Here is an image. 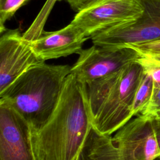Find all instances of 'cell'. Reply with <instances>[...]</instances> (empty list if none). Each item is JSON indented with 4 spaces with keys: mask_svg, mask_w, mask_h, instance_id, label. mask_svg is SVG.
<instances>
[{
    "mask_svg": "<svg viewBox=\"0 0 160 160\" xmlns=\"http://www.w3.org/2000/svg\"><path fill=\"white\" fill-rule=\"evenodd\" d=\"M92 131L86 85L70 73L52 114L38 131H31L37 160H78Z\"/></svg>",
    "mask_w": 160,
    "mask_h": 160,
    "instance_id": "6da1fadb",
    "label": "cell"
},
{
    "mask_svg": "<svg viewBox=\"0 0 160 160\" xmlns=\"http://www.w3.org/2000/svg\"><path fill=\"white\" fill-rule=\"evenodd\" d=\"M71 69L68 64L35 65L0 93V102L15 110L32 131H37L55 109Z\"/></svg>",
    "mask_w": 160,
    "mask_h": 160,
    "instance_id": "7a4b0ae2",
    "label": "cell"
},
{
    "mask_svg": "<svg viewBox=\"0 0 160 160\" xmlns=\"http://www.w3.org/2000/svg\"><path fill=\"white\" fill-rule=\"evenodd\" d=\"M144 74L143 66L136 61L85 84L95 132L111 136L132 119L134 96Z\"/></svg>",
    "mask_w": 160,
    "mask_h": 160,
    "instance_id": "3957f363",
    "label": "cell"
},
{
    "mask_svg": "<svg viewBox=\"0 0 160 160\" xmlns=\"http://www.w3.org/2000/svg\"><path fill=\"white\" fill-rule=\"evenodd\" d=\"M86 150L92 160H160L153 118L144 114L131 119L112 137L92 129Z\"/></svg>",
    "mask_w": 160,
    "mask_h": 160,
    "instance_id": "277c9868",
    "label": "cell"
},
{
    "mask_svg": "<svg viewBox=\"0 0 160 160\" xmlns=\"http://www.w3.org/2000/svg\"><path fill=\"white\" fill-rule=\"evenodd\" d=\"M143 12L135 21L114 26L93 34V44L131 47L160 39V0H140Z\"/></svg>",
    "mask_w": 160,
    "mask_h": 160,
    "instance_id": "5b68a950",
    "label": "cell"
},
{
    "mask_svg": "<svg viewBox=\"0 0 160 160\" xmlns=\"http://www.w3.org/2000/svg\"><path fill=\"white\" fill-rule=\"evenodd\" d=\"M142 12L140 0H96L77 12L71 23L90 38L108 28L135 21Z\"/></svg>",
    "mask_w": 160,
    "mask_h": 160,
    "instance_id": "8992f818",
    "label": "cell"
},
{
    "mask_svg": "<svg viewBox=\"0 0 160 160\" xmlns=\"http://www.w3.org/2000/svg\"><path fill=\"white\" fill-rule=\"evenodd\" d=\"M71 66V73L79 82L88 83L120 70L138 61L140 54L131 47H106L93 44L82 49Z\"/></svg>",
    "mask_w": 160,
    "mask_h": 160,
    "instance_id": "52a82bcc",
    "label": "cell"
},
{
    "mask_svg": "<svg viewBox=\"0 0 160 160\" xmlns=\"http://www.w3.org/2000/svg\"><path fill=\"white\" fill-rule=\"evenodd\" d=\"M42 62L18 29L6 30L0 38V93L28 69Z\"/></svg>",
    "mask_w": 160,
    "mask_h": 160,
    "instance_id": "ba28073f",
    "label": "cell"
},
{
    "mask_svg": "<svg viewBox=\"0 0 160 160\" xmlns=\"http://www.w3.org/2000/svg\"><path fill=\"white\" fill-rule=\"evenodd\" d=\"M0 160H37L29 124L12 108L0 102Z\"/></svg>",
    "mask_w": 160,
    "mask_h": 160,
    "instance_id": "9c48e42d",
    "label": "cell"
},
{
    "mask_svg": "<svg viewBox=\"0 0 160 160\" xmlns=\"http://www.w3.org/2000/svg\"><path fill=\"white\" fill-rule=\"evenodd\" d=\"M88 38L72 23L54 31H42L29 41L34 52L42 61L78 54Z\"/></svg>",
    "mask_w": 160,
    "mask_h": 160,
    "instance_id": "30bf717a",
    "label": "cell"
},
{
    "mask_svg": "<svg viewBox=\"0 0 160 160\" xmlns=\"http://www.w3.org/2000/svg\"><path fill=\"white\" fill-rule=\"evenodd\" d=\"M153 92V83L151 75L144 70V74L136 92L132 106V116L142 114L148 107Z\"/></svg>",
    "mask_w": 160,
    "mask_h": 160,
    "instance_id": "8fae6325",
    "label": "cell"
},
{
    "mask_svg": "<svg viewBox=\"0 0 160 160\" xmlns=\"http://www.w3.org/2000/svg\"><path fill=\"white\" fill-rule=\"evenodd\" d=\"M136 49L143 60L160 66V39L131 46Z\"/></svg>",
    "mask_w": 160,
    "mask_h": 160,
    "instance_id": "7c38bea8",
    "label": "cell"
},
{
    "mask_svg": "<svg viewBox=\"0 0 160 160\" xmlns=\"http://www.w3.org/2000/svg\"><path fill=\"white\" fill-rule=\"evenodd\" d=\"M29 0H0V33L6 29L5 23L9 20L17 11Z\"/></svg>",
    "mask_w": 160,
    "mask_h": 160,
    "instance_id": "4fadbf2b",
    "label": "cell"
},
{
    "mask_svg": "<svg viewBox=\"0 0 160 160\" xmlns=\"http://www.w3.org/2000/svg\"><path fill=\"white\" fill-rule=\"evenodd\" d=\"M138 61L143 66L144 70L151 75L153 83V90L159 89L160 88V66L146 62L141 57Z\"/></svg>",
    "mask_w": 160,
    "mask_h": 160,
    "instance_id": "5bb4252c",
    "label": "cell"
},
{
    "mask_svg": "<svg viewBox=\"0 0 160 160\" xmlns=\"http://www.w3.org/2000/svg\"><path fill=\"white\" fill-rule=\"evenodd\" d=\"M160 111V88L153 90L151 101L142 114L153 116Z\"/></svg>",
    "mask_w": 160,
    "mask_h": 160,
    "instance_id": "9a60e30c",
    "label": "cell"
},
{
    "mask_svg": "<svg viewBox=\"0 0 160 160\" xmlns=\"http://www.w3.org/2000/svg\"><path fill=\"white\" fill-rule=\"evenodd\" d=\"M64 1H66L69 4L70 7L72 10H74L77 12L87 5L89 0H64Z\"/></svg>",
    "mask_w": 160,
    "mask_h": 160,
    "instance_id": "2e32d148",
    "label": "cell"
},
{
    "mask_svg": "<svg viewBox=\"0 0 160 160\" xmlns=\"http://www.w3.org/2000/svg\"><path fill=\"white\" fill-rule=\"evenodd\" d=\"M152 118H153V124H154V129L155 131L156 138L158 147L160 151V121L156 119L154 117Z\"/></svg>",
    "mask_w": 160,
    "mask_h": 160,
    "instance_id": "e0dca14e",
    "label": "cell"
},
{
    "mask_svg": "<svg viewBox=\"0 0 160 160\" xmlns=\"http://www.w3.org/2000/svg\"><path fill=\"white\" fill-rule=\"evenodd\" d=\"M78 160H92L88 154L87 150H86V147L84 149V151L81 152Z\"/></svg>",
    "mask_w": 160,
    "mask_h": 160,
    "instance_id": "ac0fdd59",
    "label": "cell"
},
{
    "mask_svg": "<svg viewBox=\"0 0 160 160\" xmlns=\"http://www.w3.org/2000/svg\"><path fill=\"white\" fill-rule=\"evenodd\" d=\"M152 117H154V118H155L156 119H158V120L160 121V111L158 112H157V113H156L155 115H154Z\"/></svg>",
    "mask_w": 160,
    "mask_h": 160,
    "instance_id": "d6986e66",
    "label": "cell"
},
{
    "mask_svg": "<svg viewBox=\"0 0 160 160\" xmlns=\"http://www.w3.org/2000/svg\"><path fill=\"white\" fill-rule=\"evenodd\" d=\"M94 1H96V0H89V1H88V4H87V5H86V6H88V4H91V2H94ZM86 6H85V7H86Z\"/></svg>",
    "mask_w": 160,
    "mask_h": 160,
    "instance_id": "ffe728a7",
    "label": "cell"
}]
</instances>
